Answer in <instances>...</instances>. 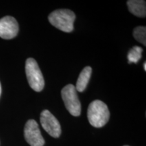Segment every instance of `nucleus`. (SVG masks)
Instances as JSON below:
<instances>
[{
  "instance_id": "obj_1",
  "label": "nucleus",
  "mask_w": 146,
  "mask_h": 146,
  "mask_svg": "<svg viewBox=\"0 0 146 146\" xmlns=\"http://www.w3.org/2000/svg\"><path fill=\"white\" fill-rule=\"evenodd\" d=\"M110 111L107 105L101 100H94L87 110V118L93 127L101 128L106 125L110 118Z\"/></svg>"
},
{
  "instance_id": "obj_2",
  "label": "nucleus",
  "mask_w": 146,
  "mask_h": 146,
  "mask_svg": "<svg viewBox=\"0 0 146 146\" xmlns=\"http://www.w3.org/2000/svg\"><path fill=\"white\" fill-rule=\"evenodd\" d=\"M76 16L68 9H59L52 12L48 19L51 25L63 32L70 33L74 29Z\"/></svg>"
},
{
  "instance_id": "obj_3",
  "label": "nucleus",
  "mask_w": 146,
  "mask_h": 146,
  "mask_svg": "<svg viewBox=\"0 0 146 146\" xmlns=\"http://www.w3.org/2000/svg\"><path fill=\"white\" fill-rule=\"evenodd\" d=\"M25 71L30 87L36 92L43 90L45 85L44 78L35 60L31 58L27 60Z\"/></svg>"
},
{
  "instance_id": "obj_4",
  "label": "nucleus",
  "mask_w": 146,
  "mask_h": 146,
  "mask_svg": "<svg viewBox=\"0 0 146 146\" xmlns=\"http://www.w3.org/2000/svg\"><path fill=\"white\" fill-rule=\"evenodd\" d=\"M62 98L66 108L74 116H80L81 105L78 100L75 86L69 84L62 89Z\"/></svg>"
},
{
  "instance_id": "obj_5",
  "label": "nucleus",
  "mask_w": 146,
  "mask_h": 146,
  "mask_svg": "<svg viewBox=\"0 0 146 146\" xmlns=\"http://www.w3.org/2000/svg\"><path fill=\"white\" fill-rule=\"evenodd\" d=\"M24 135L31 146H43L45 140L40 131L39 125L35 120H29L24 129Z\"/></svg>"
},
{
  "instance_id": "obj_6",
  "label": "nucleus",
  "mask_w": 146,
  "mask_h": 146,
  "mask_svg": "<svg viewBox=\"0 0 146 146\" xmlns=\"http://www.w3.org/2000/svg\"><path fill=\"white\" fill-rule=\"evenodd\" d=\"M40 122L43 129L54 138H58L62 133L61 126L58 120L47 110H45L41 113Z\"/></svg>"
},
{
  "instance_id": "obj_7",
  "label": "nucleus",
  "mask_w": 146,
  "mask_h": 146,
  "mask_svg": "<svg viewBox=\"0 0 146 146\" xmlns=\"http://www.w3.org/2000/svg\"><path fill=\"white\" fill-rule=\"evenodd\" d=\"M19 31L18 22L12 16H7L0 19V37L12 39L16 36Z\"/></svg>"
},
{
  "instance_id": "obj_8",
  "label": "nucleus",
  "mask_w": 146,
  "mask_h": 146,
  "mask_svg": "<svg viewBox=\"0 0 146 146\" xmlns=\"http://www.w3.org/2000/svg\"><path fill=\"white\" fill-rule=\"evenodd\" d=\"M143 0H129L127 2L129 10L138 17H145L146 16V3Z\"/></svg>"
},
{
  "instance_id": "obj_9",
  "label": "nucleus",
  "mask_w": 146,
  "mask_h": 146,
  "mask_svg": "<svg viewBox=\"0 0 146 146\" xmlns=\"http://www.w3.org/2000/svg\"><path fill=\"white\" fill-rule=\"evenodd\" d=\"M91 72H92V69L90 66H86L83 68L76 81L75 87L76 91L79 92H83L85 91L90 79Z\"/></svg>"
},
{
  "instance_id": "obj_10",
  "label": "nucleus",
  "mask_w": 146,
  "mask_h": 146,
  "mask_svg": "<svg viewBox=\"0 0 146 146\" xmlns=\"http://www.w3.org/2000/svg\"><path fill=\"white\" fill-rule=\"evenodd\" d=\"M142 52L143 49L139 46H134L132 49H131L127 56L129 63H137L141 58Z\"/></svg>"
},
{
  "instance_id": "obj_11",
  "label": "nucleus",
  "mask_w": 146,
  "mask_h": 146,
  "mask_svg": "<svg viewBox=\"0 0 146 146\" xmlns=\"http://www.w3.org/2000/svg\"><path fill=\"white\" fill-rule=\"evenodd\" d=\"M133 36L137 41L146 45V28L145 27H137L133 31Z\"/></svg>"
},
{
  "instance_id": "obj_12",
  "label": "nucleus",
  "mask_w": 146,
  "mask_h": 146,
  "mask_svg": "<svg viewBox=\"0 0 146 146\" xmlns=\"http://www.w3.org/2000/svg\"><path fill=\"white\" fill-rule=\"evenodd\" d=\"M143 68H144V70H146V62H144L143 64Z\"/></svg>"
},
{
  "instance_id": "obj_13",
  "label": "nucleus",
  "mask_w": 146,
  "mask_h": 146,
  "mask_svg": "<svg viewBox=\"0 0 146 146\" xmlns=\"http://www.w3.org/2000/svg\"><path fill=\"white\" fill-rule=\"evenodd\" d=\"M1 83H0V96H1Z\"/></svg>"
},
{
  "instance_id": "obj_14",
  "label": "nucleus",
  "mask_w": 146,
  "mask_h": 146,
  "mask_svg": "<svg viewBox=\"0 0 146 146\" xmlns=\"http://www.w3.org/2000/svg\"><path fill=\"white\" fill-rule=\"evenodd\" d=\"M124 146H129V145H124Z\"/></svg>"
}]
</instances>
